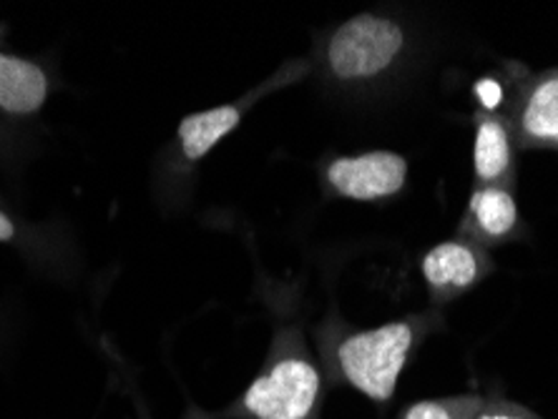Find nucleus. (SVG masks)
<instances>
[{"instance_id": "13", "label": "nucleus", "mask_w": 558, "mask_h": 419, "mask_svg": "<svg viewBox=\"0 0 558 419\" xmlns=\"http://www.w3.org/2000/svg\"><path fill=\"white\" fill-rule=\"evenodd\" d=\"M475 419H541V417L536 412H531L529 407L519 405V402H511L504 397H486Z\"/></svg>"}, {"instance_id": "2", "label": "nucleus", "mask_w": 558, "mask_h": 419, "mask_svg": "<svg viewBox=\"0 0 558 419\" xmlns=\"http://www.w3.org/2000/svg\"><path fill=\"white\" fill-rule=\"evenodd\" d=\"M410 56V33L396 15L365 11L327 30L315 48L319 76L342 94H371L400 73Z\"/></svg>"}, {"instance_id": "7", "label": "nucleus", "mask_w": 558, "mask_h": 419, "mask_svg": "<svg viewBox=\"0 0 558 419\" xmlns=\"http://www.w3.org/2000/svg\"><path fill=\"white\" fill-rule=\"evenodd\" d=\"M494 269L496 261L490 251L463 239V236L430 246L421 261L423 282L428 286L435 307H442L461 294H468Z\"/></svg>"}, {"instance_id": "14", "label": "nucleus", "mask_w": 558, "mask_h": 419, "mask_svg": "<svg viewBox=\"0 0 558 419\" xmlns=\"http://www.w3.org/2000/svg\"><path fill=\"white\" fill-rule=\"evenodd\" d=\"M21 239V224L19 219L0 204V244H13Z\"/></svg>"}, {"instance_id": "3", "label": "nucleus", "mask_w": 558, "mask_h": 419, "mask_svg": "<svg viewBox=\"0 0 558 419\" xmlns=\"http://www.w3.org/2000/svg\"><path fill=\"white\" fill-rule=\"evenodd\" d=\"M323 399L325 374L305 334L298 326H282L242 397L209 419H319Z\"/></svg>"}, {"instance_id": "1", "label": "nucleus", "mask_w": 558, "mask_h": 419, "mask_svg": "<svg viewBox=\"0 0 558 419\" xmlns=\"http://www.w3.org/2000/svg\"><path fill=\"white\" fill-rule=\"evenodd\" d=\"M435 324H438L435 315H410L371 330L344 324L325 326V365L335 382L360 392L375 405H388L396 397L410 357Z\"/></svg>"}, {"instance_id": "5", "label": "nucleus", "mask_w": 558, "mask_h": 419, "mask_svg": "<svg viewBox=\"0 0 558 419\" xmlns=\"http://www.w3.org/2000/svg\"><path fill=\"white\" fill-rule=\"evenodd\" d=\"M523 69V65H521ZM508 69L506 119L521 151H558V69L526 73Z\"/></svg>"}, {"instance_id": "6", "label": "nucleus", "mask_w": 558, "mask_h": 419, "mask_svg": "<svg viewBox=\"0 0 558 419\" xmlns=\"http://www.w3.org/2000/svg\"><path fill=\"white\" fill-rule=\"evenodd\" d=\"M330 196L348 201H385L408 184V159L398 151L375 149L357 156H332L319 169Z\"/></svg>"}, {"instance_id": "12", "label": "nucleus", "mask_w": 558, "mask_h": 419, "mask_svg": "<svg viewBox=\"0 0 558 419\" xmlns=\"http://www.w3.org/2000/svg\"><path fill=\"white\" fill-rule=\"evenodd\" d=\"M508 90H511V81L504 84V81L496 76H486V78L475 81L473 96H475V101H478V111L500 113V109H506Z\"/></svg>"}, {"instance_id": "15", "label": "nucleus", "mask_w": 558, "mask_h": 419, "mask_svg": "<svg viewBox=\"0 0 558 419\" xmlns=\"http://www.w3.org/2000/svg\"><path fill=\"white\" fill-rule=\"evenodd\" d=\"M144 419H146V417H144Z\"/></svg>"}, {"instance_id": "10", "label": "nucleus", "mask_w": 558, "mask_h": 419, "mask_svg": "<svg viewBox=\"0 0 558 419\" xmlns=\"http://www.w3.org/2000/svg\"><path fill=\"white\" fill-rule=\"evenodd\" d=\"M53 81L38 61L0 46V113L8 119H33L44 111Z\"/></svg>"}, {"instance_id": "8", "label": "nucleus", "mask_w": 558, "mask_h": 419, "mask_svg": "<svg viewBox=\"0 0 558 419\" xmlns=\"http://www.w3.org/2000/svg\"><path fill=\"white\" fill-rule=\"evenodd\" d=\"M523 226L526 224H523L513 188L475 186L468 196L458 236L483 246V249H496V246L521 239Z\"/></svg>"}, {"instance_id": "11", "label": "nucleus", "mask_w": 558, "mask_h": 419, "mask_svg": "<svg viewBox=\"0 0 558 419\" xmlns=\"http://www.w3.org/2000/svg\"><path fill=\"white\" fill-rule=\"evenodd\" d=\"M483 394H456V397L421 399L408 405L398 419H475L481 412Z\"/></svg>"}, {"instance_id": "9", "label": "nucleus", "mask_w": 558, "mask_h": 419, "mask_svg": "<svg viewBox=\"0 0 558 419\" xmlns=\"http://www.w3.org/2000/svg\"><path fill=\"white\" fill-rule=\"evenodd\" d=\"M473 178L475 186L515 188L519 144L506 113H473Z\"/></svg>"}, {"instance_id": "4", "label": "nucleus", "mask_w": 558, "mask_h": 419, "mask_svg": "<svg viewBox=\"0 0 558 419\" xmlns=\"http://www.w3.org/2000/svg\"><path fill=\"white\" fill-rule=\"evenodd\" d=\"M312 71L310 59L287 61L284 65L272 73V76L262 81L259 86L250 88L247 94L234 98V101L215 106V109L189 113L179 121L174 144H171V161H174V171H192L196 163H202L207 156L217 149V144L232 134L240 123L247 119V113L265 101L269 94L282 90L287 86H294Z\"/></svg>"}]
</instances>
